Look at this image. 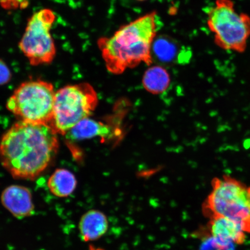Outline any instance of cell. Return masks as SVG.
<instances>
[{"label": "cell", "mask_w": 250, "mask_h": 250, "mask_svg": "<svg viewBox=\"0 0 250 250\" xmlns=\"http://www.w3.org/2000/svg\"><path fill=\"white\" fill-rule=\"evenodd\" d=\"M58 134L49 125L19 121L0 141V162L15 179L34 180L57 155Z\"/></svg>", "instance_id": "obj_1"}, {"label": "cell", "mask_w": 250, "mask_h": 250, "mask_svg": "<svg viewBox=\"0 0 250 250\" xmlns=\"http://www.w3.org/2000/svg\"><path fill=\"white\" fill-rule=\"evenodd\" d=\"M157 13L142 16L121 26L111 37L98 40V48L107 70L121 74L128 68L153 62L152 46L157 36Z\"/></svg>", "instance_id": "obj_2"}, {"label": "cell", "mask_w": 250, "mask_h": 250, "mask_svg": "<svg viewBox=\"0 0 250 250\" xmlns=\"http://www.w3.org/2000/svg\"><path fill=\"white\" fill-rule=\"evenodd\" d=\"M211 190L203 203V212L210 218L232 219L250 233V195L249 187L232 177L224 176L212 181Z\"/></svg>", "instance_id": "obj_3"}, {"label": "cell", "mask_w": 250, "mask_h": 250, "mask_svg": "<svg viewBox=\"0 0 250 250\" xmlns=\"http://www.w3.org/2000/svg\"><path fill=\"white\" fill-rule=\"evenodd\" d=\"M207 24L214 43L224 51L242 54L250 37V16L236 10L233 0H216L208 12Z\"/></svg>", "instance_id": "obj_4"}, {"label": "cell", "mask_w": 250, "mask_h": 250, "mask_svg": "<svg viewBox=\"0 0 250 250\" xmlns=\"http://www.w3.org/2000/svg\"><path fill=\"white\" fill-rule=\"evenodd\" d=\"M55 93L51 83L41 80L27 81L14 90L6 107L20 121L51 126Z\"/></svg>", "instance_id": "obj_5"}, {"label": "cell", "mask_w": 250, "mask_h": 250, "mask_svg": "<svg viewBox=\"0 0 250 250\" xmlns=\"http://www.w3.org/2000/svg\"><path fill=\"white\" fill-rule=\"evenodd\" d=\"M98 94L90 83L64 86L56 92L51 127L65 136L80 122L89 118L98 106Z\"/></svg>", "instance_id": "obj_6"}, {"label": "cell", "mask_w": 250, "mask_h": 250, "mask_svg": "<svg viewBox=\"0 0 250 250\" xmlns=\"http://www.w3.org/2000/svg\"><path fill=\"white\" fill-rule=\"evenodd\" d=\"M56 15L50 9H42L28 20L19 48L33 66L49 64L54 61L56 48L51 31Z\"/></svg>", "instance_id": "obj_7"}, {"label": "cell", "mask_w": 250, "mask_h": 250, "mask_svg": "<svg viewBox=\"0 0 250 250\" xmlns=\"http://www.w3.org/2000/svg\"><path fill=\"white\" fill-rule=\"evenodd\" d=\"M1 202L6 210L18 219L35 213L32 192L26 187L12 185L6 188L1 193Z\"/></svg>", "instance_id": "obj_8"}, {"label": "cell", "mask_w": 250, "mask_h": 250, "mask_svg": "<svg viewBox=\"0 0 250 250\" xmlns=\"http://www.w3.org/2000/svg\"><path fill=\"white\" fill-rule=\"evenodd\" d=\"M153 61L164 64H185L192 57V51L172 37L156 36L152 46Z\"/></svg>", "instance_id": "obj_9"}, {"label": "cell", "mask_w": 250, "mask_h": 250, "mask_svg": "<svg viewBox=\"0 0 250 250\" xmlns=\"http://www.w3.org/2000/svg\"><path fill=\"white\" fill-rule=\"evenodd\" d=\"M209 220L207 235L234 245H240L245 242L247 233L238 222L221 216L213 217Z\"/></svg>", "instance_id": "obj_10"}, {"label": "cell", "mask_w": 250, "mask_h": 250, "mask_svg": "<svg viewBox=\"0 0 250 250\" xmlns=\"http://www.w3.org/2000/svg\"><path fill=\"white\" fill-rule=\"evenodd\" d=\"M83 241H96L107 233L108 221L104 213L98 210H90L81 217L78 225Z\"/></svg>", "instance_id": "obj_11"}, {"label": "cell", "mask_w": 250, "mask_h": 250, "mask_svg": "<svg viewBox=\"0 0 250 250\" xmlns=\"http://www.w3.org/2000/svg\"><path fill=\"white\" fill-rule=\"evenodd\" d=\"M114 134V130L109 125L87 118L78 123L65 136L68 140L79 141L96 137L110 139Z\"/></svg>", "instance_id": "obj_12"}, {"label": "cell", "mask_w": 250, "mask_h": 250, "mask_svg": "<svg viewBox=\"0 0 250 250\" xmlns=\"http://www.w3.org/2000/svg\"><path fill=\"white\" fill-rule=\"evenodd\" d=\"M47 186L53 195L58 198H67L76 190L77 180L70 170L58 168L49 177Z\"/></svg>", "instance_id": "obj_13"}, {"label": "cell", "mask_w": 250, "mask_h": 250, "mask_svg": "<svg viewBox=\"0 0 250 250\" xmlns=\"http://www.w3.org/2000/svg\"><path fill=\"white\" fill-rule=\"evenodd\" d=\"M170 75L164 67L154 65L146 70L143 78L144 87L149 93L159 95L169 86Z\"/></svg>", "instance_id": "obj_14"}, {"label": "cell", "mask_w": 250, "mask_h": 250, "mask_svg": "<svg viewBox=\"0 0 250 250\" xmlns=\"http://www.w3.org/2000/svg\"><path fill=\"white\" fill-rule=\"evenodd\" d=\"M202 244L201 250H234V244L220 241L207 235Z\"/></svg>", "instance_id": "obj_15"}, {"label": "cell", "mask_w": 250, "mask_h": 250, "mask_svg": "<svg viewBox=\"0 0 250 250\" xmlns=\"http://www.w3.org/2000/svg\"><path fill=\"white\" fill-rule=\"evenodd\" d=\"M30 0H0V6L7 11L24 9L29 5Z\"/></svg>", "instance_id": "obj_16"}, {"label": "cell", "mask_w": 250, "mask_h": 250, "mask_svg": "<svg viewBox=\"0 0 250 250\" xmlns=\"http://www.w3.org/2000/svg\"><path fill=\"white\" fill-rule=\"evenodd\" d=\"M11 72L8 65L0 59V85L8 83L11 81Z\"/></svg>", "instance_id": "obj_17"}, {"label": "cell", "mask_w": 250, "mask_h": 250, "mask_svg": "<svg viewBox=\"0 0 250 250\" xmlns=\"http://www.w3.org/2000/svg\"><path fill=\"white\" fill-rule=\"evenodd\" d=\"M137 1H146V0H137Z\"/></svg>", "instance_id": "obj_18"}, {"label": "cell", "mask_w": 250, "mask_h": 250, "mask_svg": "<svg viewBox=\"0 0 250 250\" xmlns=\"http://www.w3.org/2000/svg\"><path fill=\"white\" fill-rule=\"evenodd\" d=\"M249 192H250V187H249Z\"/></svg>", "instance_id": "obj_19"}]
</instances>
